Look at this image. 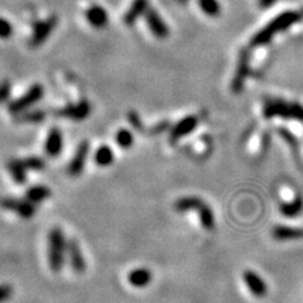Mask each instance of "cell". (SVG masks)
Instances as JSON below:
<instances>
[{"instance_id":"obj_22","label":"cell","mask_w":303,"mask_h":303,"mask_svg":"<svg viewBox=\"0 0 303 303\" xmlns=\"http://www.w3.org/2000/svg\"><path fill=\"white\" fill-rule=\"evenodd\" d=\"M51 193V190L46 187V186H35V187H30L27 191L25 198L33 202V204H37V202H41L50 197Z\"/></svg>"},{"instance_id":"obj_9","label":"cell","mask_w":303,"mask_h":303,"mask_svg":"<svg viewBox=\"0 0 303 303\" xmlns=\"http://www.w3.org/2000/svg\"><path fill=\"white\" fill-rule=\"evenodd\" d=\"M57 25V18L51 17L48 19H46L45 22H41L36 25L35 32H33L32 38H30V45L33 47L41 46L46 40L48 38V36L51 35L52 30L54 29V27Z\"/></svg>"},{"instance_id":"obj_29","label":"cell","mask_w":303,"mask_h":303,"mask_svg":"<svg viewBox=\"0 0 303 303\" xmlns=\"http://www.w3.org/2000/svg\"><path fill=\"white\" fill-rule=\"evenodd\" d=\"M278 133H279V136H281L282 138H283L284 141H286L287 143H288L289 146L294 149V151H297V149H298V143H297V139L294 138L293 134H291L288 130H286V129H279Z\"/></svg>"},{"instance_id":"obj_14","label":"cell","mask_w":303,"mask_h":303,"mask_svg":"<svg viewBox=\"0 0 303 303\" xmlns=\"http://www.w3.org/2000/svg\"><path fill=\"white\" fill-rule=\"evenodd\" d=\"M63 147V138H62V133L58 129H52L48 133L47 141H46V153L50 157H57L62 151Z\"/></svg>"},{"instance_id":"obj_32","label":"cell","mask_w":303,"mask_h":303,"mask_svg":"<svg viewBox=\"0 0 303 303\" xmlns=\"http://www.w3.org/2000/svg\"><path fill=\"white\" fill-rule=\"evenodd\" d=\"M9 92H10V86L8 82H3V84H0V103H4V101L9 97Z\"/></svg>"},{"instance_id":"obj_10","label":"cell","mask_w":303,"mask_h":303,"mask_svg":"<svg viewBox=\"0 0 303 303\" xmlns=\"http://www.w3.org/2000/svg\"><path fill=\"white\" fill-rule=\"evenodd\" d=\"M197 124H198L197 116L195 115L186 116L185 119L178 121V123L173 126L172 130H171V137H170L171 142H177L178 139L191 134L196 129Z\"/></svg>"},{"instance_id":"obj_19","label":"cell","mask_w":303,"mask_h":303,"mask_svg":"<svg viewBox=\"0 0 303 303\" xmlns=\"http://www.w3.org/2000/svg\"><path fill=\"white\" fill-rule=\"evenodd\" d=\"M8 170H9L10 175L14 178L15 182L18 185H24L25 181H27V168H25L24 163H23V159H13L8 163Z\"/></svg>"},{"instance_id":"obj_24","label":"cell","mask_w":303,"mask_h":303,"mask_svg":"<svg viewBox=\"0 0 303 303\" xmlns=\"http://www.w3.org/2000/svg\"><path fill=\"white\" fill-rule=\"evenodd\" d=\"M113 160L114 153L110 147L101 146L96 151V153H95V162H96L97 165L106 167V165H110L111 163H113Z\"/></svg>"},{"instance_id":"obj_1","label":"cell","mask_w":303,"mask_h":303,"mask_svg":"<svg viewBox=\"0 0 303 303\" xmlns=\"http://www.w3.org/2000/svg\"><path fill=\"white\" fill-rule=\"evenodd\" d=\"M299 19H301V14L297 12H293V10L282 13L278 17L274 18L265 28L259 30V32L254 36L250 45H252V47H260V46L266 45V43L271 42V40L277 33L281 32V30L287 29V28H289L291 25L296 24Z\"/></svg>"},{"instance_id":"obj_5","label":"cell","mask_w":303,"mask_h":303,"mask_svg":"<svg viewBox=\"0 0 303 303\" xmlns=\"http://www.w3.org/2000/svg\"><path fill=\"white\" fill-rule=\"evenodd\" d=\"M248 75H249V53L247 50H243L240 52L237 72H235V76L231 82V90L234 94H239L244 89Z\"/></svg>"},{"instance_id":"obj_21","label":"cell","mask_w":303,"mask_h":303,"mask_svg":"<svg viewBox=\"0 0 303 303\" xmlns=\"http://www.w3.org/2000/svg\"><path fill=\"white\" fill-rule=\"evenodd\" d=\"M204 204V201L200 200L195 196H187V197H182L175 204V209L178 212H186L190 210H198V207Z\"/></svg>"},{"instance_id":"obj_15","label":"cell","mask_w":303,"mask_h":303,"mask_svg":"<svg viewBox=\"0 0 303 303\" xmlns=\"http://www.w3.org/2000/svg\"><path fill=\"white\" fill-rule=\"evenodd\" d=\"M152 281V273L146 268H137L128 274V282L133 287H147Z\"/></svg>"},{"instance_id":"obj_25","label":"cell","mask_w":303,"mask_h":303,"mask_svg":"<svg viewBox=\"0 0 303 303\" xmlns=\"http://www.w3.org/2000/svg\"><path fill=\"white\" fill-rule=\"evenodd\" d=\"M201 10L210 17H216L220 14V5L216 0H198Z\"/></svg>"},{"instance_id":"obj_17","label":"cell","mask_w":303,"mask_h":303,"mask_svg":"<svg viewBox=\"0 0 303 303\" xmlns=\"http://www.w3.org/2000/svg\"><path fill=\"white\" fill-rule=\"evenodd\" d=\"M86 18L89 20L90 24L95 28H103L108 24V13L105 12V9L101 7H91L87 9Z\"/></svg>"},{"instance_id":"obj_23","label":"cell","mask_w":303,"mask_h":303,"mask_svg":"<svg viewBox=\"0 0 303 303\" xmlns=\"http://www.w3.org/2000/svg\"><path fill=\"white\" fill-rule=\"evenodd\" d=\"M198 216H200L201 225L206 230H212L215 227V216L212 210L207 206L206 204H202L200 207H198Z\"/></svg>"},{"instance_id":"obj_30","label":"cell","mask_w":303,"mask_h":303,"mask_svg":"<svg viewBox=\"0 0 303 303\" xmlns=\"http://www.w3.org/2000/svg\"><path fill=\"white\" fill-rule=\"evenodd\" d=\"M13 35V27L8 20L0 18V38H9Z\"/></svg>"},{"instance_id":"obj_34","label":"cell","mask_w":303,"mask_h":303,"mask_svg":"<svg viewBox=\"0 0 303 303\" xmlns=\"http://www.w3.org/2000/svg\"><path fill=\"white\" fill-rule=\"evenodd\" d=\"M178 3H181V4H186L187 3V0H177Z\"/></svg>"},{"instance_id":"obj_27","label":"cell","mask_w":303,"mask_h":303,"mask_svg":"<svg viewBox=\"0 0 303 303\" xmlns=\"http://www.w3.org/2000/svg\"><path fill=\"white\" fill-rule=\"evenodd\" d=\"M45 116V111H27L22 116H19V120L22 123H41Z\"/></svg>"},{"instance_id":"obj_26","label":"cell","mask_w":303,"mask_h":303,"mask_svg":"<svg viewBox=\"0 0 303 303\" xmlns=\"http://www.w3.org/2000/svg\"><path fill=\"white\" fill-rule=\"evenodd\" d=\"M133 133H130V131L126 130V129H120V130L118 131V134H116V143H118V146L120 147V148H130V147L133 146Z\"/></svg>"},{"instance_id":"obj_20","label":"cell","mask_w":303,"mask_h":303,"mask_svg":"<svg viewBox=\"0 0 303 303\" xmlns=\"http://www.w3.org/2000/svg\"><path fill=\"white\" fill-rule=\"evenodd\" d=\"M303 210V198L297 197L293 201L284 202L279 206V211L286 217H296L298 216Z\"/></svg>"},{"instance_id":"obj_11","label":"cell","mask_w":303,"mask_h":303,"mask_svg":"<svg viewBox=\"0 0 303 303\" xmlns=\"http://www.w3.org/2000/svg\"><path fill=\"white\" fill-rule=\"evenodd\" d=\"M146 20L148 24L149 29L152 30L153 35L158 38H165L170 33L167 24L163 22L162 18L159 17L154 9H148L146 12Z\"/></svg>"},{"instance_id":"obj_4","label":"cell","mask_w":303,"mask_h":303,"mask_svg":"<svg viewBox=\"0 0 303 303\" xmlns=\"http://www.w3.org/2000/svg\"><path fill=\"white\" fill-rule=\"evenodd\" d=\"M45 90L43 86L41 85H33L22 97L13 101L9 105V111L12 114H22L24 113L25 109L30 108L32 105H35L38 100L42 99Z\"/></svg>"},{"instance_id":"obj_3","label":"cell","mask_w":303,"mask_h":303,"mask_svg":"<svg viewBox=\"0 0 303 303\" xmlns=\"http://www.w3.org/2000/svg\"><path fill=\"white\" fill-rule=\"evenodd\" d=\"M263 114L265 118H274L282 116L284 119H297L303 121V106L298 103L287 104L282 100L266 101L264 105Z\"/></svg>"},{"instance_id":"obj_12","label":"cell","mask_w":303,"mask_h":303,"mask_svg":"<svg viewBox=\"0 0 303 303\" xmlns=\"http://www.w3.org/2000/svg\"><path fill=\"white\" fill-rule=\"evenodd\" d=\"M244 281L247 287L249 288V291L252 292L253 296L259 297H265L266 292H268V288H266V284L255 272L253 271H245L244 272Z\"/></svg>"},{"instance_id":"obj_6","label":"cell","mask_w":303,"mask_h":303,"mask_svg":"<svg viewBox=\"0 0 303 303\" xmlns=\"http://www.w3.org/2000/svg\"><path fill=\"white\" fill-rule=\"evenodd\" d=\"M0 206L3 209L12 210L19 216L29 219L36 214V206L29 200H17V198H0Z\"/></svg>"},{"instance_id":"obj_28","label":"cell","mask_w":303,"mask_h":303,"mask_svg":"<svg viewBox=\"0 0 303 303\" xmlns=\"http://www.w3.org/2000/svg\"><path fill=\"white\" fill-rule=\"evenodd\" d=\"M23 163H24L27 170L41 171L46 167L45 160H43L42 158H38V157H30V158H27V159H23Z\"/></svg>"},{"instance_id":"obj_13","label":"cell","mask_w":303,"mask_h":303,"mask_svg":"<svg viewBox=\"0 0 303 303\" xmlns=\"http://www.w3.org/2000/svg\"><path fill=\"white\" fill-rule=\"evenodd\" d=\"M90 111H91V105L87 103L86 100L80 101L79 104H75V105H69L67 108L62 109L59 111V115L66 116V118L72 119V120H84L89 116Z\"/></svg>"},{"instance_id":"obj_7","label":"cell","mask_w":303,"mask_h":303,"mask_svg":"<svg viewBox=\"0 0 303 303\" xmlns=\"http://www.w3.org/2000/svg\"><path fill=\"white\" fill-rule=\"evenodd\" d=\"M67 255H69L71 268L79 274L84 273L85 269H86V260H85V256L81 252L79 243L75 239L67 242Z\"/></svg>"},{"instance_id":"obj_18","label":"cell","mask_w":303,"mask_h":303,"mask_svg":"<svg viewBox=\"0 0 303 303\" xmlns=\"http://www.w3.org/2000/svg\"><path fill=\"white\" fill-rule=\"evenodd\" d=\"M274 239L277 240H294L302 239L303 238V229L291 226H276L272 231Z\"/></svg>"},{"instance_id":"obj_31","label":"cell","mask_w":303,"mask_h":303,"mask_svg":"<svg viewBox=\"0 0 303 303\" xmlns=\"http://www.w3.org/2000/svg\"><path fill=\"white\" fill-rule=\"evenodd\" d=\"M13 296V287L9 284H0V303L8 301Z\"/></svg>"},{"instance_id":"obj_2","label":"cell","mask_w":303,"mask_h":303,"mask_svg":"<svg viewBox=\"0 0 303 303\" xmlns=\"http://www.w3.org/2000/svg\"><path fill=\"white\" fill-rule=\"evenodd\" d=\"M67 254V242L63 231L59 227H53L48 234V263L53 272L63 268Z\"/></svg>"},{"instance_id":"obj_16","label":"cell","mask_w":303,"mask_h":303,"mask_svg":"<svg viewBox=\"0 0 303 303\" xmlns=\"http://www.w3.org/2000/svg\"><path fill=\"white\" fill-rule=\"evenodd\" d=\"M148 9V0H134L130 9L128 10V13L124 17V22L128 25L134 24L142 14H146V12Z\"/></svg>"},{"instance_id":"obj_8","label":"cell","mask_w":303,"mask_h":303,"mask_svg":"<svg viewBox=\"0 0 303 303\" xmlns=\"http://www.w3.org/2000/svg\"><path fill=\"white\" fill-rule=\"evenodd\" d=\"M89 151H90L89 143H87L86 141L82 142V143L79 146V148H77L76 153H75L74 158H72L71 162H70L69 168H67L70 176H72V177H77V176L81 175L82 171H84L85 163H86V158H87V154H89Z\"/></svg>"},{"instance_id":"obj_33","label":"cell","mask_w":303,"mask_h":303,"mask_svg":"<svg viewBox=\"0 0 303 303\" xmlns=\"http://www.w3.org/2000/svg\"><path fill=\"white\" fill-rule=\"evenodd\" d=\"M277 0H259V5H260V8H269L271 5H273L274 3H276Z\"/></svg>"}]
</instances>
